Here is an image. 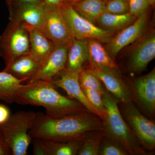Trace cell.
<instances>
[{
    "label": "cell",
    "instance_id": "20",
    "mask_svg": "<svg viewBox=\"0 0 155 155\" xmlns=\"http://www.w3.org/2000/svg\"><path fill=\"white\" fill-rule=\"evenodd\" d=\"M137 18L129 13L114 14L104 12L98 19L96 25L115 33L133 23Z\"/></svg>",
    "mask_w": 155,
    "mask_h": 155
},
{
    "label": "cell",
    "instance_id": "37",
    "mask_svg": "<svg viewBox=\"0 0 155 155\" xmlns=\"http://www.w3.org/2000/svg\"><path fill=\"white\" fill-rule=\"evenodd\" d=\"M104 1L106 2H107V1H109V0H104Z\"/></svg>",
    "mask_w": 155,
    "mask_h": 155
},
{
    "label": "cell",
    "instance_id": "9",
    "mask_svg": "<svg viewBox=\"0 0 155 155\" xmlns=\"http://www.w3.org/2000/svg\"><path fill=\"white\" fill-rule=\"evenodd\" d=\"M133 97V102L149 117L155 114V69L146 75L128 79Z\"/></svg>",
    "mask_w": 155,
    "mask_h": 155
},
{
    "label": "cell",
    "instance_id": "23",
    "mask_svg": "<svg viewBox=\"0 0 155 155\" xmlns=\"http://www.w3.org/2000/svg\"><path fill=\"white\" fill-rule=\"evenodd\" d=\"M47 155H76L80 149L82 140L54 141L43 140Z\"/></svg>",
    "mask_w": 155,
    "mask_h": 155
},
{
    "label": "cell",
    "instance_id": "27",
    "mask_svg": "<svg viewBox=\"0 0 155 155\" xmlns=\"http://www.w3.org/2000/svg\"><path fill=\"white\" fill-rule=\"evenodd\" d=\"M89 101L101 115L103 121L106 116V109L103 102L102 93L96 90L82 89Z\"/></svg>",
    "mask_w": 155,
    "mask_h": 155
},
{
    "label": "cell",
    "instance_id": "25",
    "mask_svg": "<svg viewBox=\"0 0 155 155\" xmlns=\"http://www.w3.org/2000/svg\"><path fill=\"white\" fill-rule=\"evenodd\" d=\"M118 141L105 134L100 145L99 155H129Z\"/></svg>",
    "mask_w": 155,
    "mask_h": 155
},
{
    "label": "cell",
    "instance_id": "36",
    "mask_svg": "<svg viewBox=\"0 0 155 155\" xmlns=\"http://www.w3.org/2000/svg\"><path fill=\"white\" fill-rule=\"evenodd\" d=\"M79 1H80V0H68V3H72Z\"/></svg>",
    "mask_w": 155,
    "mask_h": 155
},
{
    "label": "cell",
    "instance_id": "35",
    "mask_svg": "<svg viewBox=\"0 0 155 155\" xmlns=\"http://www.w3.org/2000/svg\"><path fill=\"white\" fill-rule=\"evenodd\" d=\"M148 2L149 6L153 7V6L155 5V0H148Z\"/></svg>",
    "mask_w": 155,
    "mask_h": 155
},
{
    "label": "cell",
    "instance_id": "5",
    "mask_svg": "<svg viewBox=\"0 0 155 155\" xmlns=\"http://www.w3.org/2000/svg\"><path fill=\"white\" fill-rule=\"evenodd\" d=\"M59 8L73 38L95 39L101 42L108 43L114 36L115 32L103 29L79 15L70 3H65Z\"/></svg>",
    "mask_w": 155,
    "mask_h": 155
},
{
    "label": "cell",
    "instance_id": "29",
    "mask_svg": "<svg viewBox=\"0 0 155 155\" xmlns=\"http://www.w3.org/2000/svg\"><path fill=\"white\" fill-rule=\"evenodd\" d=\"M128 13L136 18L147 11L148 0H128Z\"/></svg>",
    "mask_w": 155,
    "mask_h": 155
},
{
    "label": "cell",
    "instance_id": "30",
    "mask_svg": "<svg viewBox=\"0 0 155 155\" xmlns=\"http://www.w3.org/2000/svg\"><path fill=\"white\" fill-rule=\"evenodd\" d=\"M42 0H6L9 10L21 6L33 5L42 2Z\"/></svg>",
    "mask_w": 155,
    "mask_h": 155
},
{
    "label": "cell",
    "instance_id": "13",
    "mask_svg": "<svg viewBox=\"0 0 155 155\" xmlns=\"http://www.w3.org/2000/svg\"><path fill=\"white\" fill-rule=\"evenodd\" d=\"M69 44L56 45L41 63L36 75L28 81V83L38 80L51 81L55 78L66 67Z\"/></svg>",
    "mask_w": 155,
    "mask_h": 155
},
{
    "label": "cell",
    "instance_id": "33",
    "mask_svg": "<svg viewBox=\"0 0 155 155\" xmlns=\"http://www.w3.org/2000/svg\"><path fill=\"white\" fill-rule=\"evenodd\" d=\"M12 155V153L4 139L0 127V155Z\"/></svg>",
    "mask_w": 155,
    "mask_h": 155
},
{
    "label": "cell",
    "instance_id": "16",
    "mask_svg": "<svg viewBox=\"0 0 155 155\" xmlns=\"http://www.w3.org/2000/svg\"><path fill=\"white\" fill-rule=\"evenodd\" d=\"M41 65V63L29 54L19 56L9 61L6 64L3 71L24 81L32 79L37 73Z\"/></svg>",
    "mask_w": 155,
    "mask_h": 155
},
{
    "label": "cell",
    "instance_id": "12",
    "mask_svg": "<svg viewBox=\"0 0 155 155\" xmlns=\"http://www.w3.org/2000/svg\"><path fill=\"white\" fill-rule=\"evenodd\" d=\"M44 5V19L41 30L55 45L69 44L73 38L59 7Z\"/></svg>",
    "mask_w": 155,
    "mask_h": 155
},
{
    "label": "cell",
    "instance_id": "8",
    "mask_svg": "<svg viewBox=\"0 0 155 155\" xmlns=\"http://www.w3.org/2000/svg\"><path fill=\"white\" fill-rule=\"evenodd\" d=\"M87 63L84 68L88 69L99 78L106 89L118 102L120 103L133 102V95L129 80L122 76L119 68H110Z\"/></svg>",
    "mask_w": 155,
    "mask_h": 155
},
{
    "label": "cell",
    "instance_id": "24",
    "mask_svg": "<svg viewBox=\"0 0 155 155\" xmlns=\"http://www.w3.org/2000/svg\"><path fill=\"white\" fill-rule=\"evenodd\" d=\"M104 135L103 130H94L85 133L78 155H99L100 145Z\"/></svg>",
    "mask_w": 155,
    "mask_h": 155
},
{
    "label": "cell",
    "instance_id": "1",
    "mask_svg": "<svg viewBox=\"0 0 155 155\" xmlns=\"http://www.w3.org/2000/svg\"><path fill=\"white\" fill-rule=\"evenodd\" d=\"M104 130L102 119L89 111L53 118L46 114L36 113L31 137L54 141L81 140L88 131Z\"/></svg>",
    "mask_w": 155,
    "mask_h": 155
},
{
    "label": "cell",
    "instance_id": "19",
    "mask_svg": "<svg viewBox=\"0 0 155 155\" xmlns=\"http://www.w3.org/2000/svg\"><path fill=\"white\" fill-rule=\"evenodd\" d=\"M22 82L8 72H0V101L15 103L18 95L28 86V84H23Z\"/></svg>",
    "mask_w": 155,
    "mask_h": 155
},
{
    "label": "cell",
    "instance_id": "26",
    "mask_svg": "<svg viewBox=\"0 0 155 155\" xmlns=\"http://www.w3.org/2000/svg\"><path fill=\"white\" fill-rule=\"evenodd\" d=\"M79 82L82 89L96 90L102 93L104 91V87L99 78L86 68H83L79 73Z\"/></svg>",
    "mask_w": 155,
    "mask_h": 155
},
{
    "label": "cell",
    "instance_id": "34",
    "mask_svg": "<svg viewBox=\"0 0 155 155\" xmlns=\"http://www.w3.org/2000/svg\"><path fill=\"white\" fill-rule=\"evenodd\" d=\"M42 2L46 5L60 7L66 3L68 0H42Z\"/></svg>",
    "mask_w": 155,
    "mask_h": 155
},
{
    "label": "cell",
    "instance_id": "15",
    "mask_svg": "<svg viewBox=\"0 0 155 155\" xmlns=\"http://www.w3.org/2000/svg\"><path fill=\"white\" fill-rule=\"evenodd\" d=\"M9 10L10 21L19 23L26 28L41 29L45 17L44 5L42 2Z\"/></svg>",
    "mask_w": 155,
    "mask_h": 155
},
{
    "label": "cell",
    "instance_id": "32",
    "mask_svg": "<svg viewBox=\"0 0 155 155\" xmlns=\"http://www.w3.org/2000/svg\"><path fill=\"white\" fill-rule=\"evenodd\" d=\"M10 109L7 106L0 104V125H2L11 116Z\"/></svg>",
    "mask_w": 155,
    "mask_h": 155
},
{
    "label": "cell",
    "instance_id": "4",
    "mask_svg": "<svg viewBox=\"0 0 155 155\" xmlns=\"http://www.w3.org/2000/svg\"><path fill=\"white\" fill-rule=\"evenodd\" d=\"M36 116L33 111H20L11 115L0 125L3 137L12 155H26L31 143L29 130Z\"/></svg>",
    "mask_w": 155,
    "mask_h": 155
},
{
    "label": "cell",
    "instance_id": "28",
    "mask_svg": "<svg viewBox=\"0 0 155 155\" xmlns=\"http://www.w3.org/2000/svg\"><path fill=\"white\" fill-rule=\"evenodd\" d=\"M105 12L114 14L128 13V0H109L105 2Z\"/></svg>",
    "mask_w": 155,
    "mask_h": 155
},
{
    "label": "cell",
    "instance_id": "31",
    "mask_svg": "<svg viewBox=\"0 0 155 155\" xmlns=\"http://www.w3.org/2000/svg\"><path fill=\"white\" fill-rule=\"evenodd\" d=\"M31 142L33 146V154L35 155H47L41 139L32 137Z\"/></svg>",
    "mask_w": 155,
    "mask_h": 155
},
{
    "label": "cell",
    "instance_id": "17",
    "mask_svg": "<svg viewBox=\"0 0 155 155\" xmlns=\"http://www.w3.org/2000/svg\"><path fill=\"white\" fill-rule=\"evenodd\" d=\"M88 58L87 40L73 38L69 44L65 69L80 73L87 63Z\"/></svg>",
    "mask_w": 155,
    "mask_h": 155
},
{
    "label": "cell",
    "instance_id": "11",
    "mask_svg": "<svg viewBox=\"0 0 155 155\" xmlns=\"http://www.w3.org/2000/svg\"><path fill=\"white\" fill-rule=\"evenodd\" d=\"M128 56L127 67L133 74H139L146 69L155 58V31H147L138 40Z\"/></svg>",
    "mask_w": 155,
    "mask_h": 155
},
{
    "label": "cell",
    "instance_id": "18",
    "mask_svg": "<svg viewBox=\"0 0 155 155\" xmlns=\"http://www.w3.org/2000/svg\"><path fill=\"white\" fill-rule=\"evenodd\" d=\"M26 28L29 33L30 54L41 64L49 55L56 45L40 29Z\"/></svg>",
    "mask_w": 155,
    "mask_h": 155
},
{
    "label": "cell",
    "instance_id": "2",
    "mask_svg": "<svg viewBox=\"0 0 155 155\" xmlns=\"http://www.w3.org/2000/svg\"><path fill=\"white\" fill-rule=\"evenodd\" d=\"M45 108L48 116L53 118L88 111L76 100L60 94L51 81L38 80L28 83L17 96L15 102Z\"/></svg>",
    "mask_w": 155,
    "mask_h": 155
},
{
    "label": "cell",
    "instance_id": "10",
    "mask_svg": "<svg viewBox=\"0 0 155 155\" xmlns=\"http://www.w3.org/2000/svg\"><path fill=\"white\" fill-rule=\"evenodd\" d=\"M149 15L147 11L137 17L131 24L113 37L107 45V51L114 60L122 49L138 40L147 31Z\"/></svg>",
    "mask_w": 155,
    "mask_h": 155
},
{
    "label": "cell",
    "instance_id": "22",
    "mask_svg": "<svg viewBox=\"0 0 155 155\" xmlns=\"http://www.w3.org/2000/svg\"><path fill=\"white\" fill-rule=\"evenodd\" d=\"M70 4L79 15L95 24L105 12L104 0H80Z\"/></svg>",
    "mask_w": 155,
    "mask_h": 155
},
{
    "label": "cell",
    "instance_id": "14",
    "mask_svg": "<svg viewBox=\"0 0 155 155\" xmlns=\"http://www.w3.org/2000/svg\"><path fill=\"white\" fill-rule=\"evenodd\" d=\"M79 73L70 72L65 69L51 82L65 90L69 98L76 100L89 112L95 114L102 119L101 114L91 104L81 87L79 82Z\"/></svg>",
    "mask_w": 155,
    "mask_h": 155
},
{
    "label": "cell",
    "instance_id": "7",
    "mask_svg": "<svg viewBox=\"0 0 155 155\" xmlns=\"http://www.w3.org/2000/svg\"><path fill=\"white\" fill-rule=\"evenodd\" d=\"M30 53L28 30L24 25L10 21L0 35V56L5 64L19 56Z\"/></svg>",
    "mask_w": 155,
    "mask_h": 155
},
{
    "label": "cell",
    "instance_id": "21",
    "mask_svg": "<svg viewBox=\"0 0 155 155\" xmlns=\"http://www.w3.org/2000/svg\"><path fill=\"white\" fill-rule=\"evenodd\" d=\"M87 41L89 56L87 63L110 68H119L101 42L95 39H89Z\"/></svg>",
    "mask_w": 155,
    "mask_h": 155
},
{
    "label": "cell",
    "instance_id": "6",
    "mask_svg": "<svg viewBox=\"0 0 155 155\" xmlns=\"http://www.w3.org/2000/svg\"><path fill=\"white\" fill-rule=\"evenodd\" d=\"M123 118L143 148L150 152L155 148V124L140 112L133 102L120 103Z\"/></svg>",
    "mask_w": 155,
    "mask_h": 155
},
{
    "label": "cell",
    "instance_id": "3",
    "mask_svg": "<svg viewBox=\"0 0 155 155\" xmlns=\"http://www.w3.org/2000/svg\"><path fill=\"white\" fill-rule=\"evenodd\" d=\"M103 104L106 116L103 120L105 134L119 143L131 155H150L143 148L123 118L118 105V101L104 88Z\"/></svg>",
    "mask_w": 155,
    "mask_h": 155
}]
</instances>
